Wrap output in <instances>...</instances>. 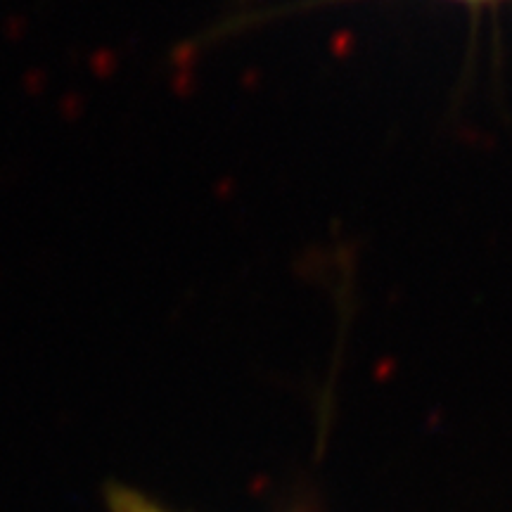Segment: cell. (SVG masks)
Returning <instances> with one entry per match:
<instances>
[{
  "label": "cell",
  "instance_id": "6da1fadb",
  "mask_svg": "<svg viewBox=\"0 0 512 512\" xmlns=\"http://www.w3.org/2000/svg\"><path fill=\"white\" fill-rule=\"evenodd\" d=\"M467 3H479V0H467Z\"/></svg>",
  "mask_w": 512,
  "mask_h": 512
}]
</instances>
